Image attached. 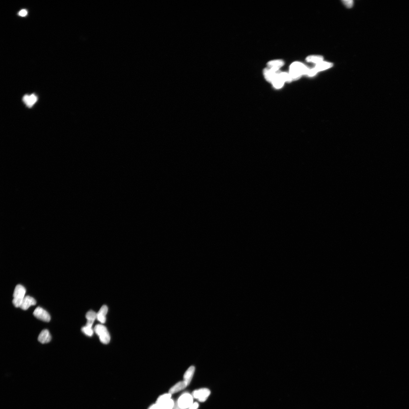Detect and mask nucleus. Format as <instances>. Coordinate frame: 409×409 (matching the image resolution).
Segmentation results:
<instances>
[{
  "mask_svg": "<svg viewBox=\"0 0 409 409\" xmlns=\"http://www.w3.org/2000/svg\"><path fill=\"white\" fill-rule=\"evenodd\" d=\"M34 150L41 160L47 162L54 154L56 146L52 141H48L45 143L39 142L35 145Z\"/></svg>",
  "mask_w": 409,
  "mask_h": 409,
  "instance_id": "f257e3e1",
  "label": "nucleus"
},
{
  "mask_svg": "<svg viewBox=\"0 0 409 409\" xmlns=\"http://www.w3.org/2000/svg\"><path fill=\"white\" fill-rule=\"evenodd\" d=\"M395 110L399 121L407 124L409 122V105L402 102L397 103Z\"/></svg>",
  "mask_w": 409,
  "mask_h": 409,
  "instance_id": "f03ea898",
  "label": "nucleus"
},
{
  "mask_svg": "<svg viewBox=\"0 0 409 409\" xmlns=\"http://www.w3.org/2000/svg\"><path fill=\"white\" fill-rule=\"evenodd\" d=\"M41 21V18L39 15H35L31 16L27 20V22L29 23V24L33 25H38L39 24L40 22Z\"/></svg>",
  "mask_w": 409,
  "mask_h": 409,
  "instance_id": "7ed1b4c3",
  "label": "nucleus"
},
{
  "mask_svg": "<svg viewBox=\"0 0 409 409\" xmlns=\"http://www.w3.org/2000/svg\"><path fill=\"white\" fill-rule=\"evenodd\" d=\"M401 98L402 100V102L409 105V90L404 92L401 95Z\"/></svg>",
  "mask_w": 409,
  "mask_h": 409,
  "instance_id": "20e7f679",
  "label": "nucleus"
},
{
  "mask_svg": "<svg viewBox=\"0 0 409 409\" xmlns=\"http://www.w3.org/2000/svg\"><path fill=\"white\" fill-rule=\"evenodd\" d=\"M407 125H408V127H409V122H408V123H407Z\"/></svg>",
  "mask_w": 409,
  "mask_h": 409,
  "instance_id": "39448f33",
  "label": "nucleus"
}]
</instances>
